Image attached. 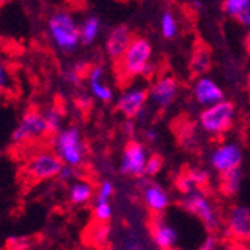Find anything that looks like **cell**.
Here are the masks:
<instances>
[{"mask_svg":"<svg viewBox=\"0 0 250 250\" xmlns=\"http://www.w3.org/2000/svg\"><path fill=\"white\" fill-rule=\"evenodd\" d=\"M133 36L135 35L132 33V30L126 24H122V26H117V27L112 29L108 35V39H106V54H108V57L112 62L122 59V56L126 53L127 47L130 45Z\"/></svg>","mask_w":250,"mask_h":250,"instance_id":"11","label":"cell"},{"mask_svg":"<svg viewBox=\"0 0 250 250\" xmlns=\"http://www.w3.org/2000/svg\"><path fill=\"white\" fill-rule=\"evenodd\" d=\"M247 83H249V87H250V74L247 75Z\"/></svg>","mask_w":250,"mask_h":250,"instance_id":"41","label":"cell"},{"mask_svg":"<svg viewBox=\"0 0 250 250\" xmlns=\"http://www.w3.org/2000/svg\"><path fill=\"white\" fill-rule=\"evenodd\" d=\"M234 112L235 106L232 102L220 101L204 109L199 116V122L202 127L210 133H225L234 125Z\"/></svg>","mask_w":250,"mask_h":250,"instance_id":"6","label":"cell"},{"mask_svg":"<svg viewBox=\"0 0 250 250\" xmlns=\"http://www.w3.org/2000/svg\"><path fill=\"white\" fill-rule=\"evenodd\" d=\"M244 48H246V53L250 57V27H249V30L246 33V38H244Z\"/></svg>","mask_w":250,"mask_h":250,"instance_id":"38","label":"cell"},{"mask_svg":"<svg viewBox=\"0 0 250 250\" xmlns=\"http://www.w3.org/2000/svg\"><path fill=\"white\" fill-rule=\"evenodd\" d=\"M164 168V157L161 154H151L148 159H147V164H146V175H156L161 172V169Z\"/></svg>","mask_w":250,"mask_h":250,"instance_id":"24","label":"cell"},{"mask_svg":"<svg viewBox=\"0 0 250 250\" xmlns=\"http://www.w3.org/2000/svg\"><path fill=\"white\" fill-rule=\"evenodd\" d=\"M183 207L192 214L198 216L207 229H216L219 226V219L213 208V204L199 189L186 193V198L183 199Z\"/></svg>","mask_w":250,"mask_h":250,"instance_id":"7","label":"cell"},{"mask_svg":"<svg viewBox=\"0 0 250 250\" xmlns=\"http://www.w3.org/2000/svg\"><path fill=\"white\" fill-rule=\"evenodd\" d=\"M30 244L29 237H9L6 240V250H29Z\"/></svg>","mask_w":250,"mask_h":250,"instance_id":"27","label":"cell"},{"mask_svg":"<svg viewBox=\"0 0 250 250\" xmlns=\"http://www.w3.org/2000/svg\"><path fill=\"white\" fill-rule=\"evenodd\" d=\"M48 33L56 47L66 54L77 51L81 42V29L74 17L66 11H57L50 17Z\"/></svg>","mask_w":250,"mask_h":250,"instance_id":"3","label":"cell"},{"mask_svg":"<svg viewBox=\"0 0 250 250\" xmlns=\"http://www.w3.org/2000/svg\"><path fill=\"white\" fill-rule=\"evenodd\" d=\"M54 133L48 126V122L45 119V114L36 108L29 106L24 114H22L21 122L14 129L11 140L17 146L24 144H33L43 140H53Z\"/></svg>","mask_w":250,"mask_h":250,"instance_id":"2","label":"cell"},{"mask_svg":"<svg viewBox=\"0 0 250 250\" xmlns=\"http://www.w3.org/2000/svg\"><path fill=\"white\" fill-rule=\"evenodd\" d=\"M63 167L64 164L54 151L43 150L38 151L29 159L24 168V174L30 181L38 183V181H43L59 175Z\"/></svg>","mask_w":250,"mask_h":250,"instance_id":"5","label":"cell"},{"mask_svg":"<svg viewBox=\"0 0 250 250\" xmlns=\"http://www.w3.org/2000/svg\"><path fill=\"white\" fill-rule=\"evenodd\" d=\"M148 96V90H129L120 96L116 104V109L120 111L126 119H135L141 114Z\"/></svg>","mask_w":250,"mask_h":250,"instance_id":"12","label":"cell"},{"mask_svg":"<svg viewBox=\"0 0 250 250\" xmlns=\"http://www.w3.org/2000/svg\"><path fill=\"white\" fill-rule=\"evenodd\" d=\"M93 196V188L87 181H78L69 189V198L72 204H85Z\"/></svg>","mask_w":250,"mask_h":250,"instance_id":"21","label":"cell"},{"mask_svg":"<svg viewBox=\"0 0 250 250\" xmlns=\"http://www.w3.org/2000/svg\"><path fill=\"white\" fill-rule=\"evenodd\" d=\"M108 234H109V228L106 225H104V222H98L95 225V228L92 229V243L96 246H102L106 243L108 240Z\"/></svg>","mask_w":250,"mask_h":250,"instance_id":"23","label":"cell"},{"mask_svg":"<svg viewBox=\"0 0 250 250\" xmlns=\"http://www.w3.org/2000/svg\"><path fill=\"white\" fill-rule=\"evenodd\" d=\"M9 67L0 57V93L9 92L11 90V75H9Z\"/></svg>","mask_w":250,"mask_h":250,"instance_id":"28","label":"cell"},{"mask_svg":"<svg viewBox=\"0 0 250 250\" xmlns=\"http://www.w3.org/2000/svg\"><path fill=\"white\" fill-rule=\"evenodd\" d=\"M112 208L109 206L108 201H96V207H95V216L98 222H106L111 219Z\"/></svg>","mask_w":250,"mask_h":250,"instance_id":"26","label":"cell"},{"mask_svg":"<svg viewBox=\"0 0 250 250\" xmlns=\"http://www.w3.org/2000/svg\"><path fill=\"white\" fill-rule=\"evenodd\" d=\"M171 130L174 132L177 143L181 148L188 151L198 147V136H196V125L188 116L181 114L171 122Z\"/></svg>","mask_w":250,"mask_h":250,"instance_id":"10","label":"cell"},{"mask_svg":"<svg viewBox=\"0 0 250 250\" xmlns=\"http://www.w3.org/2000/svg\"><path fill=\"white\" fill-rule=\"evenodd\" d=\"M229 232L241 240L250 238V208L237 206L231 210L228 216Z\"/></svg>","mask_w":250,"mask_h":250,"instance_id":"15","label":"cell"},{"mask_svg":"<svg viewBox=\"0 0 250 250\" xmlns=\"http://www.w3.org/2000/svg\"><path fill=\"white\" fill-rule=\"evenodd\" d=\"M45 119L48 122L50 129L53 130V133L56 135L60 130V114H59V109H48L45 112Z\"/></svg>","mask_w":250,"mask_h":250,"instance_id":"32","label":"cell"},{"mask_svg":"<svg viewBox=\"0 0 250 250\" xmlns=\"http://www.w3.org/2000/svg\"><path fill=\"white\" fill-rule=\"evenodd\" d=\"M247 0H225L223 2V11L225 14H228L229 17L235 18V15L240 12V9L246 5Z\"/></svg>","mask_w":250,"mask_h":250,"instance_id":"30","label":"cell"},{"mask_svg":"<svg viewBox=\"0 0 250 250\" xmlns=\"http://www.w3.org/2000/svg\"><path fill=\"white\" fill-rule=\"evenodd\" d=\"M162 33L167 39H172L177 33V22L171 12H165L162 18Z\"/></svg>","mask_w":250,"mask_h":250,"instance_id":"25","label":"cell"},{"mask_svg":"<svg viewBox=\"0 0 250 250\" xmlns=\"http://www.w3.org/2000/svg\"><path fill=\"white\" fill-rule=\"evenodd\" d=\"M148 95L161 109L168 108L177 96V81H175V78L161 75L156 80V83L151 85V90H150Z\"/></svg>","mask_w":250,"mask_h":250,"instance_id":"13","label":"cell"},{"mask_svg":"<svg viewBox=\"0 0 250 250\" xmlns=\"http://www.w3.org/2000/svg\"><path fill=\"white\" fill-rule=\"evenodd\" d=\"M126 250H141V244L136 241V240H127L125 243Z\"/></svg>","mask_w":250,"mask_h":250,"instance_id":"37","label":"cell"},{"mask_svg":"<svg viewBox=\"0 0 250 250\" xmlns=\"http://www.w3.org/2000/svg\"><path fill=\"white\" fill-rule=\"evenodd\" d=\"M169 250H180V249H174V247H172V249H169Z\"/></svg>","mask_w":250,"mask_h":250,"instance_id":"42","label":"cell"},{"mask_svg":"<svg viewBox=\"0 0 250 250\" xmlns=\"http://www.w3.org/2000/svg\"><path fill=\"white\" fill-rule=\"evenodd\" d=\"M249 101H250V92H249Z\"/></svg>","mask_w":250,"mask_h":250,"instance_id":"43","label":"cell"},{"mask_svg":"<svg viewBox=\"0 0 250 250\" xmlns=\"http://www.w3.org/2000/svg\"><path fill=\"white\" fill-rule=\"evenodd\" d=\"M177 188L183 192V193H190L193 190H196V186L193 183V180L189 177V174H183V175H180L177 178Z\"/></svg>","mask_w":250,"mask_h":250,"instance_id":"31","label":"cell"},{"mask_svg":"<svg viewBox=\"0 0 250 250\" xmlns=\"http://www.w3.org/2000/svg\"><path fill=\"white\" fill-rule=\"evenodd\" d=\"M235 20L243 26H250V0H247L246 5L240 9V12L235 15Z\"/></svg>","mask_w":250,"mask_h":250,"instance_id":"34","label":"cell"},{"mask_svg":"<svg viewBox=\"0 0 250 250\" xmlns=\"http://www.w3.org/2000/svg\"><path fill=\"white\" fill-rule=\"evenodd\" d=\"M53 148L64 165L78 167L84 161V146L81 141V133L80 129L75 126L59 130L53 138Z\"/></svg>","mask_w":250,"mask_h":250,"instance_id":"4","label":"cell"},{"mask_svg":"<svg viewBox=\"0 0 250 250\" xmlns=\"http://www.w3.org/2000/svg\"><path fill=\"white\" fill-rule=\"evenodd\" d=\"M241 180H243V172L238 168H234L231 171H226L220 174V189L226 196H234L238 193L241 188Z\"/></svg>","mask_w":250,"mask_h":250,"instance_id":"19","label":"cell"},{"mask_svg":"<svg viewBox=\"0 0 250 250\" xmlns=\"http://www.w3.org/2000/svg\"><path fill=\"white\" fill-rule=\"evenodd\" d=\"M195 96H196V101L202 105H213V104L223 101V92L214 81L208 78H201L196 83Z\"/></svg>","mask_w":250,"mask_h":250,"instance_id":"17","label":"cell"},{"mask_svg":"<svg viewBox=\"0 0 250 250\" xmlns=\"http://www.w3.org/2000/svg\"><path fill=\"white\" fill-rule=\"evenodd\" d=\"M144 135H146V138H147L148 141L154 143V140H156V133H153L151 130H147V132H146Z\"/></svg>","mask_w":250,"mask_h":250,"instance_id":"39","label":"cell"},{"mask_svg":"<svg viewBox=\"0 0 250 250\" xmlns=\"http://www.w3.org/2000/svg\"><path fill=\"white\" fill-rule=\"evenodd\" d=\"M199 250H216V240L213 237H207L206 241L199 247Z\"/></svg>","mask_w":250,"mask_h":250,"instance_id":"36","label":"cell"},{"mask_svg":"<svg viewBox=\"0 0 250 250\" xmlns=\"http://www.w3.org/2000/svg\"><path fill=\"white\" fill-rule=\"evenodd\" d=\"M74 177V169H72V167H63L62 168V171L59 172V178L62 180V181H66V180H69V178H72Z\"/></svg>","mask_w":250,"mask_h":250,"instance_id":"35","label":"cell"},{"mask_svg":"<svg viewBox=\"0 0 250 250\" xmlns=\"http://www.w3.org/2000/svg\"><path fill=\"white\" fill-rule=\"evenodd\" d=\"M151 57V45L143 36H133L130 45L122 59L112 62L116 81L120 88H126L130 83L144 72Z\"/></svg>","mask_w":250,"mask_h":250,"instance_id":"1","label":"cell"},{"mask_svg":"<svg viewBox=\"0 0 250 250\" xmlns=\"http://www.w3.org/2000/svg\"><path fill=\"white\" fill-rule=\"evenodd\" d=\"M101 77H102V66H93L92 72L88 75L90 87H92V92L98 99H101L102 102H109L112 99V92L108 85H104L101 83Z\"/></svg>","mask_w":250,"mask_h":250,"instance_id":"20","label":"cell"},{"mask_svg":"<svg viewBox=\"0 0 250 250\" xmlns=\"http://www.w3.org/2000/svg\"><path fill=\"white\" fill-rule=\"evenodd\" d=\"M144 202L148 210L154 213H162L169 206V195L161 186L151 183L144 189Z\"/></svg>","mask_w":250,"mask_h":250,"instance_id":"18","label":"cell"},{"mask_svg":"<svg viewBox=\"0 0 250 250\" xmlns=\"http://www.w3.org/2000/svg\"><path fill=\"white\" fill-rule=\"evenodd\" d=\"M189 177L193 180V183L196 186V189H201L204 188L207 183H208V172L202 171V169H196V168H192L188 171Z\"/></svg>","mask_w":250,"mask_h":250,"instance_id":"29","label":"cell"},{"mask_svg":"<svg viewBox=\"0 0 250 250\" xmlns=\"http://www.w3.org/2000/svg\"><path fill=\"white\" fill-rule=\"evenodd\" d=\"M11 2V0H0V8H3L6 3H9Z\"/></svg>","mask_w":250,"mask_h":250,"instance_id":"40","label":"cell"},{"mask_svg":"<svg viewBox=\"0 0 250 250\" xmlns=\"http://www.w3.org/2000/svg\"><path fill=\"white\" fill-rule=\"evenodd\" d=\"M112 193H114V186H112L109 181H104V183L101 185V188H99L96 201H108Z\"/></svg>","mask_w":250,"mask_h":250,"instance_id":"33","label":"cell"},{"mask_svg":"<svg viewBox=\"0 0 250 250\" xmlns=\"http://www.w3.org/2000/svg\"><path fill=\"white\" fill-rule=\"evenodd\" d=\"M213 66V50L210 45L202 41L195 39L192 43V54L189 60V75L192 80H196L211 71Z\"/></svg>","mask_w":250,"mask_h":250,"instance_id":"9","label":"cell"},{"mask_svg":"<svg viewBox=\"0 0 250 250\" xmlns=\"http://www.w3.org/2000/svg\"><path fill=\"white\" fill-rule=\"evenodd\" d=\"M153 240L157 244V247H161L162 250H169L175 246L177 243V231L174 229V226H171L167 220L164 219H156L153 223Z\"/></svg>","mask_w":250,"mask_h":250,"instance_id":"16","label":"cell"},{"mask_svg":"<svg viewBox=\"0 0 250 250\" xmlns=\"http://www.w3.org/2000/svg\"><path fill=\"white\" fill-rule=\"evenodd\" d=\"M146 164L147 153L144 146L135 140L127 141L122 159V172L132 177H143L146 174Z\"/></svg>","mask_w":250,"mask_h":250,"instance_id":"8","label":"cell"},{"mask_svg":"<svg viewBox=\"0 0 250 250\" xmlns=\"http://www.w3.org/2000/svg\"><path fill=\"white\" fill-rule=\"evenodd\" d=\"M241 150L235 144H225L214 150L211 156V164L214 169H217L220 174L231 171L234 168H238L241 164Z\"/></svg>","mask_w":250,"mask_h":250,"instance_id":"14","label":"cell"},{"mask_svg":"<svg viewBox=\"0 0 250 250\" xmlns=\"http://www.w3.org/2000/svg\"><path fill=\"white\" fill-rule=\"evenodd\" d=\"M99 27H101V22L96 17H88L84 22H83V27H81V42L85 47L92 45L99 33Z\"/></svg>","mask_w":250,"mask_h":250,"instance_id":"22","label":"cell"}]
</instances>
